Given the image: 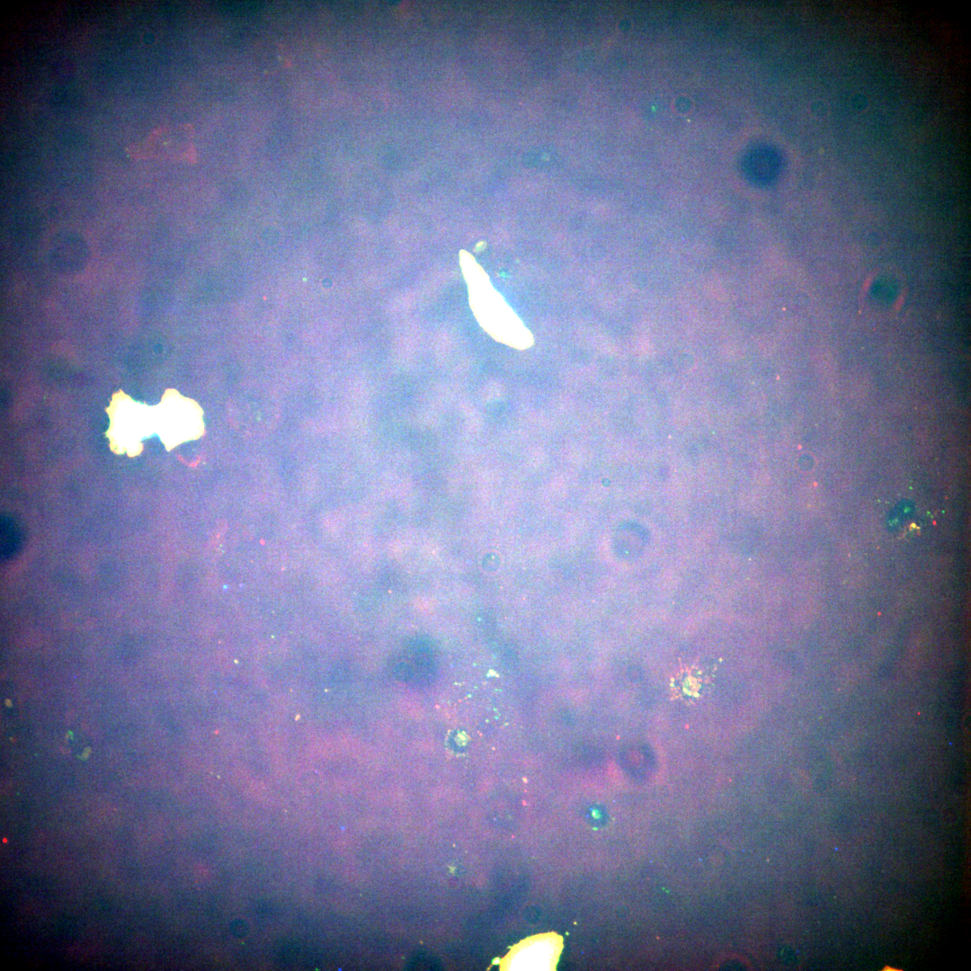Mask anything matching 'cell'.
<instances>
[{
    "label": "cell",
    "mask_w": 971,
    "mask_h": 971,
    "mask_svg": "<svg viewBox=\"0 0 971 971\" xmlns=\"http://www.w3.org/2000/svg\"><path fill=\"white\" fill-rule=\"evenodd\" d=\"M194 129L191 124L157 128L140 144H132L126 152L135 159L164 158L195 161L192 143Z\"/></svg>",
    "instance_id": "obj_3"
},
{
    "label": "cell",
    "mask_w": 971,
    "mask_h": 971,
    "mask_svg": "<svg viewBox=\"0 0 971 971\" xmlns=\"http://www.w3.org/2000/svg\"><path fill=\"white\" fill-rule=\"evenodd\" d=\"M155 432L167 450L197 439L202 432L201 411L192 400L174 390H166L159 405L154 406Z\"/></svg>",
    "instance_id": "obj_2"
},
{
    "label": "cell",
    "mask_w": 971,
    "mask_h": 971,
    "mask_svg": "<svg viewBox=\"0 0 971 971\" xmlns=\"http://www.w3.org/2000/svg\"><path fill=\"white\" fill-rule=\"evenodd\" d=\"M562 947V938L557 934H538L515 945L501 967L507 970H554Z\"/></svg>",
    "instance_id": "obj_4"
},
{
    "label": "cell",
    "mask_w": 971,
    "mask_h": 971,
    "mask_svg": "<svg viewBox=\"0 0 971 971\" xmlns=\"http://www.w3.org/2000/svg\"><path fill=\"white\" fill-rule=\"evenodd\" d=\"M713 675L703 668H686L676 675V694L684 700L700 698L711 684Z\"/></svg>",
    "instance_id": "obj_5"
},
{
    "label": "cell",
    "mask_w": 971,
    "mask_h": 971,
    "mask_svg": "<svg viewBox=\"0 0 971 971\" xmlns=\"http://www.w3.org/2000/svg\"><path fill=\"white\" fill-rule=\"evenodd\" d=\"M106 412L111 421L106 432L111 450L117 454L126 452L129 457L139 455L141 440L155 432L154 406L136 402L119 390Z\"/></svg>",
    "instance_id": "obj_1"
}]
</instances>
